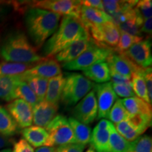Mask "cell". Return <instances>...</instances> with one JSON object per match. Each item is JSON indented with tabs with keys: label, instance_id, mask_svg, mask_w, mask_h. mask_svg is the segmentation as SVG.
<instances>
[{
	"label": "cell",
	"instance_id": "obj_23",
	"mask_svg": "<svg viewBox=\"0 0 152 152\" xmlns=\"http://www.w3.org/2000/svg\"><path fill=\"white\" fill-rule=\"evenodd\" d=\"M124 108L128 114L141 113L151 116V104L147 103L137 96L125 98L121 100Z\"/></svg>",
	"mask_w": 152,
	"mask_h": 152
},
{
	"label": "cell",
	"instance_id": "obj_15",
	"mask_svg": "<svg viewBox=\"0 0 152 152\" xmlns=\"http://www.w3.org/2000/svg\"><path fill=\"white\" fill-rule=\"evenodd\" d=\"M106 61L110 70L130 79L132 78L133 74L142 68L136 66L124 54L115 52H112Z\"/></svg>",
	"mask_w": 152,
	"mask_h": 152
},
{
	"label": "cell",
	"instance_id": "obj_33",
	"mask_svg": "<svg viewBox=\"0 0 152 152\" xmlns=\"http://www.w3.org/2000/svg\"><path fill=\"white\" fill-rule=\"evenodd\" d=\"M142 39L143 37H140V36L131 35L128 33L121 32L118 43L114 49V52L118 54H123L126 52L132 45L142 40Z\"/></svg>",
	"mask_w": 152,
	"mask_h": 152
},
{
	"label": "cell",
	"instance_id": "obj_8",
	"mask_svg": "<svg viewBox=\"0 0 152 152\" xmlns=\"http://www.w3.org/2000/svg\"><path fill=\"white\" fill-rule=\"evenodd\" d=\"M89 35L95 42L102 46L115 48L120 38V30L112 22L98 26H89L86 28Z\"/></svg>",
	"mask_w": 152,
	"mask_h": 152
},
{
	"label": "cell",
	"instance_id": "obj_20",
	"mask_svg": "<svg viewBox=\"0 0 152 152\" xmlns=\"http://www.w3.org/2000/svg\"><path fill=\"white\" fill-rule=\"evenodd\" d=\"M83 74L87 79L96 83H108L110 78V69L108 64L105 61L99 62L88 67L84 71Z\"/></svg>",
	"mask_w": 152,
	"mask_h": 152
},
{
	"label": "cell",
	"instance_id": "obj_26",
	"mask_svg": "<svg viewBox=\"0 0 152 152\" xmlns=\"http://www.w3.org/2000/svg\"><path fill=\"white\" fill-rule=\"evenodd\" d=\"M18 128L8 111L0 106V134L6 137H12L18 132Z\"/></svg>",
	"mask_w": 152,
	"mask_h": 152
},
{
	"label": "cell",
	"instance_id": "obj_22",
	"mask_svg": "<svg viewBox=\"0 0 152 152\" xmlns=\"http://www.w3.org/2000/svg\"><path fill=\"white\" fill-rule=\"evenodd\" d=\"M23 80L21 75H6L0 77V99L11 102L14 100V92L19 82Z\"/></svg>",
	"mask_w": 152,
	"mask_h": 152
},
{
	"label": "cell",
	"instance_id": "obj_9",
	"mask_svg": "<svg viewBox=\"0 0 152 152\" xmlns=\"http://www.w3.org/2000/svg\"><path fill=\"white\" fill-rule=\"evenodd\" d=\"M94 91L97 102L96 119L108 118L110 110L117 100L118 96L112 88L111 83L94 85Z\"/></svg>",
	"mask_w": 152,
	"mask_h": 152
},
{
	"label": "cell",
	"instance_id": "obj_32",
	"mask_svg": "<svg viewBox=\"0 0 152 152\" xmlns=\"http://www.w3.org/2000/svg\"><path fill=\"white\" fill-rule=\"evenodd\" d=\"M33 66L32 64L1 61L0 62V77L6 75H20Z\"/></svg>",
	"mask_w": 152,
	"mask_h": 152
},
{
	"label": "cell",
	"instance_id": "obj_45",
	"mask_svg": "<svg viewBox=\"0 0 152 152\" xmlns=\"http://www.w3.org/2000/svg\"><path fill=\"white\" fill-rule=\"evenodd\" d=\"M80 2L81 4L85 7L104 11L102 1H100V0H85V1H80Z\"/></svg>",
	"mask_w": 152,
	"mask_h": 152
},
{
	"label": "cell",
	"instance_id": "obj_42",
	"mask_svg": "<svg viewBox=\"0 0 152 152\" xmlns=\"http://www.w3.org/2000/svg\"><path fill=\"white\" fill-rule=\"evenodd\" d=\"M110 78L112 81L111 83H113V84L125 85L132 87V85H131V79L120 75V74L115 73V72L111 71V70H110Z\"/></svg>",
	"mask_w": 152,
	"mask_h": 152
},
{
	"label": "cell",
	"instance_id": "obj_2",
	"mask_svg": "<svg viewBox=\"0 0 152 152\" xmlns=\"http://www.w3.org/2000/svg\"><path fill=\"white\" fill-rule=\"evenodd\" d=\"M61 16L52 11L30 8L24 15V22L28 35L37 47L43 46L59 26Z\"/></svg>",
	"mask_w": 152,
	"mask_h": 152
},
{
	"label": "cell",
	"instance_id": "obj_37",
	"mask_svg": "<svg viewBox=\"0 0 152 152\" xmlns=\"http://www.w3.org/2000/svg\"><path fill=\"white\" fill-rule=\"evenodd\" d=\"M128 4V1H115V0L102 1L104 11L110 16L121 11Z\"/></svg>",
	"mask_w": 152,
	"mask_h": 152
},
{
	"label": "cell",
	"instance_id": "obj_1",
	"mask_svg": "<svg viewBox=\"0 0 152 152\" xmlns=\"http://www.w3.org/2000/svg\"><path fill=\"white\" fill-rule=\"evenodd\" d=\"M90 37L80 19L64 16L56 32L43 45L42 54L44 58H52L75 42Z\"/></svg>",
	"mask_w": 152,
	"mask_h": 152
},
{
	"label": "cell",
	"instance_id": "obj_16",
	"mask_svg": "<svg viewBox=\"0 0 152 152\" xmlns=\"http://www.w3.org/2000/svg\"><path fill=\"white\" fill-rule=\"evenodd\" d=\"M58 106L49 102H38L33 107V123L35 126L46 128L51 121L56 116Z\"/></svg>",
	"mask_w": 152,
	"mask_h": 152
},
{
	"label": "cell",
	"instance_id": "obj_34",
	"mask_svg": "<svg viewBox=\"0 0 152 152\" xmlns=\"http://www.w3.org/2000/svg\"><path fill=\"white\" fill-rule=\"evenodd\" d=\"M115 130L121 136L129 142H133L140 137V134L129 124L126 120L114 125Z\"/></svg>",
	"mask_w": 152,
	"mask_h": 152
},
{
	"label": "cell",
	"instance_id": "obj_31",
	"mask_svg": "<svg viewBox=\"0 0 152 152\" xmlns=\"http://www.w3.org/2000/svg\"><path fill=\"white\" fill-rule=\"evenodd\" d=\"M144 21V20L142 17L137 13L135 17L120 24L118 28L121 32L128 33L131 35L142 37V33L140 30H141Z\"/></svg>",
	"mask_w": 152,
	"mask_h": 152
},
{
	"label": "cell",
	"instance_id": "obj_11",
	"mask_svg": "<svg viewBox=\"0 0 152 152\" xmlns=\"http://www.w3.org/2000/svg\"><path fill=\"white\" fill-rule=\"evenodd\" d=\"M123 54L128 57L138 67L142 68L151 67L152 64L151 39H142L134 44Z\"/></svg>",
	"mask_w": 152,
	"mask_h": 152
},
{
	"label": "cell",
	"instance_id": "obj_14",
	"mask_svg": "<svg viewBox=\"0 0 152 152\" xmlns=\"http://www.w3.org/2000/svg\"><path fill=\"white\" fill-rule=\"evenodd\" d=\"M24 76H36L43 78H52L61 74L60 64L55 58H44L29 69L21 73Z\"/></svg>",
	"mask_w": 152,
	"mask_h": 152
},
{
	"label": "cell",
	"instance_id": "obj_21",
	"mask_svg": "<svg viewBox=\"0 0 152 152\" xmlns=\"http://www.w3.org/2000/svg\"><path fill=\"white\" fill-rule=\"evenodd\" d=\"M65 80V77L62 73L49 80L45 95V102L58 106V102L61 99Z\"/></svg>",
	"mask_w": 152,
	"mask_h": 152
},
{
	"label": "cell",
	"instance_id": "obj_50",
	"mask_svg": "<svg viewBox=\"0 0 152 152\" xmlns=\"http://www.w3.org/2000/svg\"><path fill=\"white\" fill-rule=\"evenodd\" d=\"M86 152H96V151H95L93 149V148H92V147H90V148H89L88 149H87V151Z\"/></svg>",
	"mask_w": 152,
	"mask_h": 152
},
{
	"label": "cell",
	"instance_id": "obj_36",
	"mask_svg": "<svg viewBox=\"0 0 152 152\" xmlns=\"http://www.w3.org/2000/svg\"><path fill=\"white\" fill-rule=\"evenodd\" d=\"M128 115V113H127L126 110L123 106L121 99H117L110 110L108 118L112 123L116 124L126 120Z\"/></svg>",
	"mask_w": 152,
	"mask_h": 152
},
{
	"label": "cell",
	"instance_id": "obj_4",
	"mask_svg": "<svg viewBox=\"0 0 152 152\" xmlns=\"http://www.w3.org/2000/svg\"><path fill=\"white\" fill-rule=\"evenodd\" d=\"M61 96L64 105L71 106L80 101L94 87L92 82L80 73H68Z\"/></svg>",
	"mask_w": 152,
	"mask_h": 152
},
{
	"label": "cell",
	"instance_id": "obj_17",
	"mask_svg": "<svg viewBox=\"0 0 152 152\" xmlns=\"http://www.w3.org/2000/svg\"><path fill=\"white\" fill-rule=\"evenodd\" d=\"M24 140L35 148L53 147L54 142L45 128L34 125L24 128L22 130Z\"/></svg>",
	"mask_w": 152,
	"mask_h": 152
},
{
	"label": "cell",
	"instance_id": "obj_48",
	"mask_svg": "<svg viewBox=\"0 0 152 152\" xmlns=\"http://www.w3.org/2000/svg\"><path fill=\"white\" fill-rule=\"evenodd\" d=\"M9 144H10V142H9L7 137L0 134V149L7 147Z\"/></svg>",
	"mask_w": 152,
	"mask_h": 152
},
{
	"label": "cell",
	"instance_id": "obj_10",
	"mask_svg": "<svg viewBox=\"0 0 152 152\" xmlns=\"http://www.w3.org/2000/svg\"><path fill=\"white\" fill-rule=\"evenodd\" d=\"M97 102L94 91L92 90L76 105L73 110V115L79 122L85 125L92 123L97 117Z\"/></svg>",
	"mask_w": 152,
	"mask_h": 152
},
{
	"label": "cell",
	"instance_id": "obj_39",
	"mask_svg": "<svg viewBox=\"0 0 152 152\" xmlns=\"http://www.w3.org/2000/svg\"><path fill=\"white\" fill-rule=\"evenodd\" d=\"M112 84V88L115 93V94L118 95L119 96L123 98H129L135 96L134 92H133L132 87L128 86V85H118V84Z\"/></svg>",
	"mask_w": 152,
	"mask_h": 152
},
{
	"label": "cell",
	"instance_id": "obj_40",
	"mask_svg": "<svg viewBox=\"0 0 152 152\" xmlns=\"http://www.w3.org/2000/svg\"><path fill=\"white\" fill-rule=\"evenodd\" d=\"M152 71L151 68H147L142 69V75L145 80L146 87H147L148 96L150 102H152Z\"/></svg>",
	"mask_w": 152,
	"mask_h": 152
},
{
	"label": "cell",
	"instance_id": "obj_47",
	"mask_svg": "<svg viewBox=\"0 0 152 152\" xmlns=\"http://www.w3.org/2000/svg\"><path fill=\"white\" fill-rule=\"evenodd\" d=\"M35 152H56V148L54 147H42L37 148Z\"/></svg>",
	"mask_w": 152,
	"mask_h": 152
},
{
	"label": "cell",
	"instance_id": "obj_12",
	"mask_svg": "<svg viewBox=\"0 0 152 152\" xmlns=\"http://www.w3.org/2000/svg\"><path fill=\"white\" fill-rule=\"evenodd\" d=\"M7 111L17 125L21 128L32 126L33 124V107L21 99H15L7 106Z\"/></svg>",
	"mask_w": 152,
	"mask_h": 152
},
{
	"label": "cell",
	"instance_id": "obj_30",
	"mask_svg": "<svg viewBox=\"0 0 152 152\" xmlns=\"http://www.w3.org/2000/svg\"><path fill=\"white\" fill-rule=\"evenodd\" d=\"M126 121L140 135L151 125V116L144 114H128Z\"/></svg>",
	"mask_w": 152,
	"mask_h": 152
},
{
	"label": "cell",
	"instance_id": "obj_7",
	"mask_svg": "<svg viewBox=\"0 0 152 152\" xmlns=\"http://www.w3.org/2000/svg\"><path fill=\"white\" fill-rule=\"evenodd\" d=\"M54 145L77 143L68 119L63 115H57L45 129Z\"/></svg>",
	"mask_w": 152,
	"mask_h": 152
},
{
	"label": "cell",
	"instance_id": "obj_27",
	"mask_svg": "<svg viewBox=\"0 0 152 152\" xmlns=\"http://www.w3.org/2000/svg\"><path fill=\"white\" fill-rule=\"evenodd\" d=\"M142 69L143 68H140L138 71L135 72L132 75V78H131L132 89L134 94H136L138 98L141 99L145 102L151 105V102H150L149 96H148L145 80H144L143 75H142Z\"/></svg>",
	"mask_w": 152,
	"mask_h": 152
},
{
	"label": "cell",
	"instance_id": "obj_24",
	"mask_svg": "<svg viewBox=\"0 0 152 152\" xmlns=\"http://www.w3.org/2000/svg\"><path fill=\"white\" fill-rule=\"evenodd\" d=\"M20 75L36 95L38 102L45 101L49 80L36 76H24L22 74Z\"/></svg>",
	"mask_w": 152,
	"mask_h": 152
},
{
	"label": "cell",
	"instance_id": "obj_29",
	"mask_svg": "<svg viewBox=\"0 0 152 152\" xmlns=\"http://www.w3.org/2000/svg\"><path fill=\"white\" fill-rule=\"evenodd\" d=\"M14 97L17 99H21L29 104L32 107L38 103V100L36 95L34 94L33 90L30 89L27 83L23 80L17 84L14 90Z\"/></svg>",
	"mask_w": 152,
	"mask_h": 152
},
{
	"label": "cell",
	"instance_id": "obj_49",
	"mask_svg": "<svg viewBox=\"0 0 152 152\" xmlns=\"http://www.w3.org/2000/svg\"><path fill=\"white\" fill-rule=\"evenodd\" d=\"M0 152H12V150L10 148H7V149L0 150Z\"/></svg>",
	"mask_w": 152,
	"mask_h": 152
},
{
	"label": "cell",
	"instance_id": "obj_25",
	"mask_svg": "<svg viewBox=\"0 0 152 152\" xmlns=\"http://www.w3.org/2000/svg\"><path fill=\"white\" fill-rule=\"evenodd\" d=\"M68 121L73 130L76 142L85 146L90 143L92 134V130L90 127L79 122L73 117H70Z\"/></svg>",
	"mask_w": 152,
	"mask_h": 152
},
{
	"label": "cell",
	"instance_id": "obj_18",
	"mask_svg": "<svg viewBox=\"0 0 152 152\" xmlns=\"http://www.w3.org/2000/svg\"><path fill=\"white\" fill-rule=\"evenodd\" d=\"M90 37L76 41L55 55V59L58 63H62L63 64L71 62L84 52L90 46Z\"/></svg>",
	"mask_w": 152,
	"mask_h": 152
},
{
	"label": "cell",
	"instance_id": "obj_46",
	"mask_svg": "<svg viewBox=\"0 0 152 152\" xmlns=\"http://www.w3.org/2000/svg\"><path fill=\"white\" fill-rule=\"evenodd\" d=\"M152 20L151 18L145 20L143 23L141 28V33L147 34L148 35H151V28H152Z\"/></svg>",
	"mask_w": 152,
	"mask_h": 152
},
{
	"label": "cell",
	"instance_id": "obj_43",
	"mask_svg": "<svg viewBox=\"0 0 152 152\" xmlns=\"http://www.w3.org/2000/svg\"><path fill=\"white\" fill-rule=\"evenodd\" d=\"M12 152H35V151L27 141L21 139L14 144Z\"/></svg>",
	"mask_w": 152,
	"mask_h": 152
},
{
	"label": "cell",
	"instance_id": "obj_13",
	"mask_svg": "<svg viewBox=\"0 0 152 152\" xmlns=\"http://www.w3.org/2000/svg\"><path fill=\"white\" fill-rule=\"evenodd\" d=\"M111 122L101 120L91 134L90 143L96 152H111L109 145V127Z\"/></svg>",
	"mask_w": 152,
	"mask_h": 152
},
{
	"label": "cell",
	"instance_id": "obj_19",
	"mask_svg": "<svg viewBox=\"0 0 152 152\" xmlns=\"http://www.w3.org/2000/svg\"><path fill=\"white\" fill-rule=\"evenodd\" d=\"M80 20L86 29L89 26H102L111 22V18L104 11L82 5Z\"/></svg>",
	"mask_w": 152,
	"mask_h": 152
},
{
	"label": "cell",
	"instance_id": "obj_35",
	"mask_svg": "<svg viewBox=\"0 0 152 152\" xmlns=\"http://www.w3.org/2000/svg\"><path fill=\"white\" fill-rule=\"evenodd\" d=\"M128 152H152V140L151 137L143 135L139 137L130 142Z\"/></svg>",
	"mask_w": 152,
	"mask_h": 152
},
{
	"label": "cell",
	"instance_id": "obj_38",
	"mask_svg": "<svg viewBox=\"0 0 152 152\" xmlns=\"http://www.w3.org/2000/svg\"><path fill=\"white\" fill-rule=\"evenodd\" d=\"M134 9L144 20L151 18L152 1L151 0L138 1Z\"/></svg>",
	"mask_w": 152,
	"mask_h": 152
},
{
	"label": "cell",
	"instance_id": "obj_28",
	"mask_svg": "<svg viewBox=\"0 0 152 152\" xmlns=\"http://www.w3.org/2000/svg\"><path fill=\"white\" fill-rule=\"evenodd\" d=\"M109 145L111 152H128L130 147V142L120 135L112 123L109 127Z\"/></svg>",
	"mask_w": 152,
	"mask_h": 152
},
{
	"label": "cell",
	"instance_id": "obj_41",
	"mask_svg": "<svg viewBox=\"0 0 152 152\" xmlns=\"http://www.w3.org/2000/svg\"><path fill=\"white\" fill-rule=\"evenodd\" d=\"M85 147V145L78 143L65 144L56 148V152H83Z\"/></svg>",
	"mask_w": 152,
	"mask_h": 152
},
{
	"label": "cell",
	"instance_id": "obj_3",
	"mask_svg": "<svg viewBox=\"0 0 152 152\" xmlns=\"http://www.w3.org/2000/svg\"><path fill=\"white\" fill-rule=\"evenodd\" d=\"M0 56L4 61L32 64L43 59L21 31L9 33L0 45Z\"/></svg>",
	"mask_w": 152,
	"mask_h": 152
},
{
	"label": "cell",
	"instance_id": "obj_6",
	"mask_svg": "<svg viewBox=\"0 0 152 152\" xmlns=\"http://www.w3.org/2000/svg\"><path fill=\"white\" fill-rule=\"evenodd\" d=\"M31 8H38L55 14L69 16L80 19L82 4L80 1L72 0H41L30 2Z\"/></svg>",
	"mask_w": 152,
	"mask_h": 152
},
{
	"label": "cell",
	"instance_id": "obj_44",
	"mask_svg": "<svg viewBox=\"0 0 152 152\" xmlns=\"http://www.w3.org/2000/svg\"><path fill=\"white\" fill-rule=\"evenodd\" d=\"M12 9L13 5L11 4L0 2V24L7 18Z\"/></svg>",
	"mask_w": 152,
	"mask_h": 152
},
{
	"label": "cell",
	"instance_id": "obj_5",
	"mask_svg": "<svg viewBox=\"0 0 152 152\" xmlns=\"http://www.w3.org/2000/svg\"><path fill=\"white\" fill-rule=\"evenodd\" d=\"M112 52L111 49L98 45L91 38L88 48L75 60L62 64V67L67 71H84L93 64L105 61Z\"/></svg>",
	"mask_w": 152,
	"mask_h": 152
}]
</instances>
